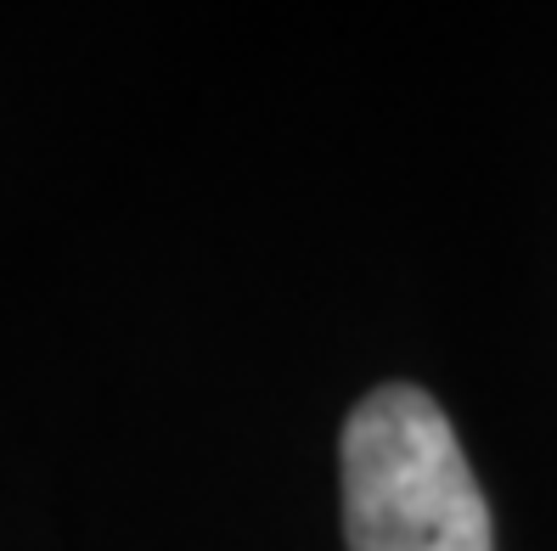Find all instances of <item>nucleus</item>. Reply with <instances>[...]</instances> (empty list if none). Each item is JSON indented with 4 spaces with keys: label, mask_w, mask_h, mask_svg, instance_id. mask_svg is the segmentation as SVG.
<instances>
[{
    "label": "nucleus",
    "mask_w": 557,
    "mask_h": 551,
    "mask_svg": "<svg viewBox=\"0 0 557 551\" xmlns=\"http://www.w3.org/2000/svg\"><path fill=\"white\" fill-rule=\"evenodd\" d=\"M349 551H496L484 490L434 395L388 383L344 428Z\"/></svg>",
    "instance_id": "1"
}]
</instances>
